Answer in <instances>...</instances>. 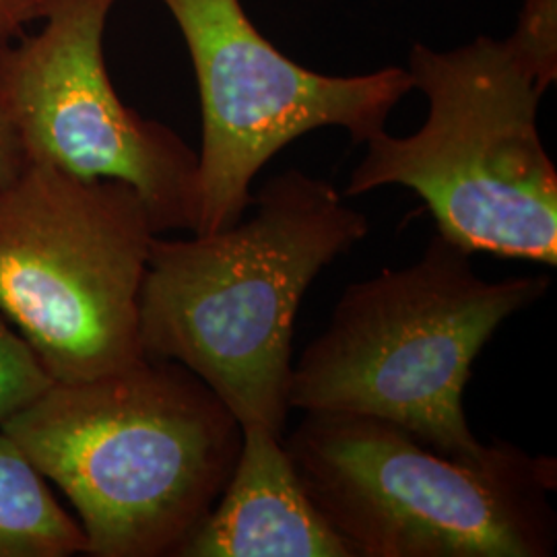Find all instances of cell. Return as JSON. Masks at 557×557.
<instances>
[{"mask_svg":"<svg viewBox=\"0 0 557 557\" xmlns=\"http://www.w3.org/2000/svg\"><path fill=\"white\" fill-rule=\"evenodd\" d=\"M255 215L215 234L153 236L139 296L149 358L197 374L242 430L285 434L292 341L312 281L370 234L326 180L287 170L252 197Z\"/></svg>","mask_w":557,"mask_h":557,"instance_id":"1","label":"cell"},{"mask_svg":"<svg viewBox=\"0 0 557 557\" xmlns=\"http://www.w3.org/2000/svg\"><path fill=\"white\" fill-rule=\"evenodd\" d=\"M73 504L94 557H176L211 515L242 450V425L172 359L52 382L0 423Z\"/></svg>","mask_w":557,"mask_h":557,"instance_id":"2","label":"cell"},{"mask_svg":"<svg viewBox=\"0 0 557 557\" xmlns=\"http://www.w3.org/2000/svg\"><path fill=\"white\" fill-rule=\"evenodd\" d=\"M471 257L436 232L418 262L349 283L292 372L289 407L386 419L442 455L485 457L462 405L473 361L552 278L485 281Z\"/></svg>","mask_w":557,"mask_h":557,"instance_id":"3","label":"cell"},{"mask_svg":"<svg viewBox=\"0 0 557 557\" xmlns=\"http://www.w3.org/2000/svg\"><path fill=\"white\" fill-rule=\"evenodd\" d=\"M428 98L418 133L366 140L345 197L418 193L436 232L471 255L557 264V170L539 135L547 87L508 40L455 50L416 44L407 66Z\"/></svg>","mask_w":557,"mask_h":557,"instance_id":"4","label":"cell"},{"mask_svg":"<svg viewBox=\"0 0 557 557\" xmlns=\"http://www.w3.org/2000/svg\"><path fill=\"white\" fill-rule=\"evenodd\" d=\"M283 446L351 557L556 554V458L506 440L448 457L386 419L317 411Z\"/></svg>","mask_w":557,"mask_h":557,"instance_id":"5","label":"cell"},{"mask_svg":"<svg viewBox=\"0 0 557 557\" xmlns=\"http://www.w3.org/2000/svg\"><path fill=\"white\" fill-rule=\"evenodd\" d=\"M156 227L139 193L29 163L0 188V317L54 382L143 358L139 296Z\"/></svg>","mask_w":557,"mask_h":557,"instance_id":"6","label":"cell"},{"mask_svg":"<svg viewBox=\"0 0 557 557\" xmlns=\"http://www.w3.org/2000/svg\"><path fill=\"white\" fill-rule=\"evenodd\" d=\"M178 23L199 87V221L207 236L236 225L252 202L260 170L289 143L326 126L356 145L386 131L413 91L407 69L322 75L285 57L239 0H161Z\"/></svg>","mask_w":557,"mask_h":557,"instance_id":"7","label":"cell"},{"mask_svg":"<svg viewBox=\"0 0 557 557\" xmlns=\"http://www.w3.org/2000/svg\"><path fill=\"white\" fill-rule=\"evenodd\" d=\"M116 2L50 0L40 34L0 46V106L29 163L77 178L120 180L139 193L156 234H193L199 153L120 100L103 59Z\"/></svg>","mask_w":557,"mask_h":557,"instance_id":"8","label":"cell"},{"mask_svg":"<svg viewBox=\"0 0 557 557\" xmlns=\"http://www.w3.org/2000/svg\"><path fill=\"white\" fill-rule=\"evenodd\" d=\"M242 434L234 475L176 557H351L306 494L283 436Z\"/></svg>","mask_w":557,"mask_h":557,"instance_id":"9","label":"cell"},{"mask_svg":"<svg viewBox=\"0 0 557 557\" xmlns=\"http://www.w3.org/2000/svg\"><path fill=\"white\" fill-rule=\"evenodd\" d=\"M77 554H85L79 520L60 506L46 478L0 432V557Z\"/></svg>","mask_w":557,"mask_h":557,"instance_id":"10","label":"cell"},{"mask_svg":"<svg viewBox=\"0 0 557 557\" xmlns=\"http://www.w3.org/2000/svg\"><path fill=\"white\" fill-rule=\"evenodd\" d=\"M52 382L29 345L0 317V423L40 397Z\"/></svg>","mask_w":557,"mask_h":557,"instance_id":"11","label":"cell"},{"mask_svg":"<svg viewBox=\"0 0 557 557\" xmlns=\"http://www.w3.org/2000/svg\"><path fill=\"white\" fill-rule=\"evenodd\" d=\"M508 44L549 89L557 79V0H524Z\"/></svg>","mask_w":557,"mask_h":557,"instance_id":"12","label":"cell"},{"mask_svg":"<svg viewBox=\"0 0 557 557\" xmlns=\"http://www.w3.org/2000/svg\"><path fill=\"white\" fill-rule=\"evenodd\" d=\"M50 0H0V46L20 40L32 21L44 20Z\"/></svg>","mask_w":557,"mask_h":557,"instance_id":"13","label":"cell"},{"mask_svg":"<svg viewBox=\"0 0 557 557\" xmlns=\"http://www.w3.org/2000/svg\"><path fill=\"white\" fill-rule=\"evenodd\" d=\"M27 165L29 160L23 149L20 133L0 106V188L17 178Z\"/></svg>","mask_w":557,"mask_h":557,"instance_id":"14","label":"cell"}]
</instances>
